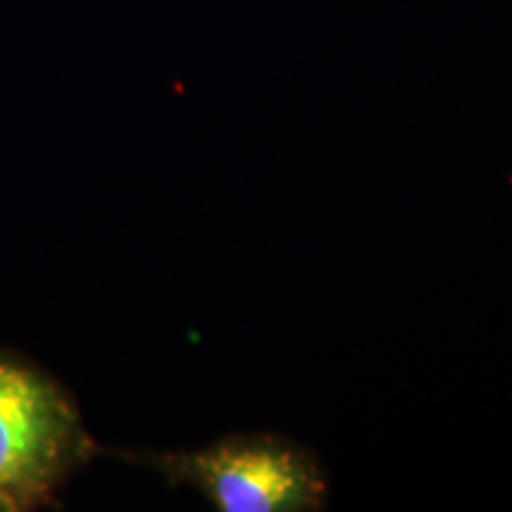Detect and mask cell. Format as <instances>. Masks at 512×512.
I'll list each match as a JSON object with an SVG mask.
<instances>
[{"mask_svg":"<svg viewBox=\"0 0 512 512\" xmlns=\"http://www.w3.org/2000/svg\"><path fill=\"white\" fill-rule=\"evenodd\" d=\"M190 486L221 512H318L330 479L302 441L275 432L228 434L197 451H107Z\"/></svg>","mask_w":512,"mask_h":512,"instance_id":"1","label":"cell"},{"mask_svg":"<svg viewBox=\"0 0 512 512\" xmlns=\"http://www.w3.org/2000/svg\"><path fill=\"white\" fill-rule=\"evenodd\" d=\"M100 448L76 403L22 358L0 354V505L5 512L55 503L57 489Z\"/></svg>","mask_w":512,"mask_h":512,"instance_id":"2","label":"cell"},{"mask_svg":"<svg viewBox=\"0 0 512 512\" xmlns=\"http://www.w3.org/2000/svg\"><path fill=\"white\" fill-rule=\"evenodd\" d=\"M0 510H3V505H0ZM3 512H5V510H3Z\"/></svg>","mask_w":512,"mask_h":512,"instance_id":"3","label":"cell"}]
</instances>
